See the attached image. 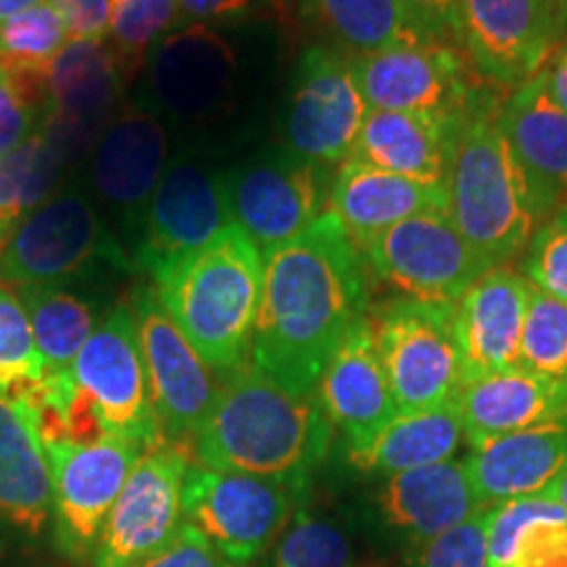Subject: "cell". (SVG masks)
I'll return each mask as SVG.
<instances>
[{"instance_id":"obj_1","label":"cell","mask_w":567,"mask_h":567,"mask_svg":"<svg viewBox=\"0 0 567 567\" xmlns=\"http://www.w3.org/2000/svg\"><path fill=\"white\" fill-rule=\"evenodd\" d=\"M264 266L250 363L289 392L316 394L342 337L371 313L363 258L326 210L292 243L266 252Z\"/></svg>"},{"instance_id":"obj_2","label":"cell","mask_w":567,"mask_h":567,"mask_svg":"<svg viewBox=\"0 0 567 567\" xmlns=\"http://www.w3.org/2000/svg\"><path fill=\"white\" fill-rule=\"evenodd\" d=\"M331 439L334 425L316 394L289 392L247 360L218 384L193 455L213 471L279 481L305 499Z\"/></svg>"},{"instance_id":"obj_3","label":"cell","mask_w":567,"mask_h":567,"mask_svg":"<svg viewBox=\"0 0 567 567\" xmlns=\"http://www.w3.org/2000/svg\"><path fill=\"white\" fill-rule=\"evenodd\" d=\"M444 193L446 216L492 268L520 258L555 213L502 126V92L488 87L465 113Z\"/></svg>"},{"instance_id":"obj_4","label":"cell","mask_w":567,"mask_h":567,"mask_svg":"<svg viewBox=\"0 0 567 567\" xmlns=\"http://www.w3.org/2000/svg\"><path fill=\"white\" fill-rule=\"evenodd\" d=\"M264 252L231 224L155 276V292L208 368L221 375L250 360L264 295Z\"/></svg>"},{"instance_id":"obj_5","label":"cell","mask_w":567,"mask_h":567,"mask_svg":"<svg viewBox=\"0 0 567 567\" xmlns=\"http://www.w3.org/2000/svg\"><path fill=\"white\" fill-rule=\"evenodd\" d=\"M396 410L450 405L465 386L455 337V302L396 295L371 313Z\"/></svg>"},{"instance_id":"obj_6","label":"cell","mask_w":567,"mask_h":567,"mask_svg":"<svg viewBox=\"0 0 567 567\" xmlns=\"http://www.w3.org/2000/svg\"><path fill=\"white\" fill-rule=\"evenodd\" d=\"M132 268L95 203L80 187H63L27 218L0 255V281L21 287H61L101 266Z\"/></svg>"},{"instance_id":"obj_7","label":"cell","mask_w":567,"mask_h":567,"mask_svg":"<svg viewBox=\"0 0 567 567\" xmlns=\"http://www.w3.org/2000/svg\"><path fill=\"white\" fill-rule=\"evenodd\" d=\"M302 502L279 481L213 471L189 463L182 484V520L195 526L234 565H252L271 549L295 505Z\"/></svg>"},{"instance_id":"obj_8","label":"cell","mask_w":567,"mask_h":567,"mask_svg":"<svg viewBox=\"0 0 567 567\" xmlns=\"http://www.w3.org/2000/svg\"><path fill=\"white\" fill-rule=\"evenodd\" d=\"M365 274L396 295L457 302L488 260L463 237L446 210L417 213L358 247Z\"/></svg>"},{"instance_id":"obj_9","label":"cell","mask_w":567,"mask_h":567,"mask_svg":"<svg viewBox=\"0 0 567 567\" xmlns=\"http://www.w3.org/2000/svg\"><path fill=\"white\" fill-rule=\"evenodd\" d=\"M350 59L371 111L465 116L488 90L463 48L446 40L402 42Z\"/></svg>"},{"instance_id":"obj_10","label":"cell","mask_w":567,"mask_h":567,"mask_svg":"<svg viewBox=\"0 0 567 567\" xmlns=\"http://www.w3.org/2000/svg\"><path fill=\"white\" fill-rule=\"evenodd\" d=\"M563 45V0H460V48L496 92L534 80Z\"/></svg>"},{"instance_id":"obj_11","label":"cell","mask_w":567,"mask_h":567,"mask_svg":"<svg viewBox=\"0 0 567 567\" xmlns=\"http://www.w3.org/2000/svg\"><path fill=\"white\" fill-rule=\"evenodd\" d=\"M231 221L260 252L292 243L326 213L334 168L292 151H268L224 174Z\"/></svg>"},{"instance_id":"obj_12","label":"cell","mask_w":567,"mask_h":567,"mask_svg":"<svg viewBox=\"0 0 567 567\" xmlns=\"http://www.w3.org/2000/svg\"><path fill=\"white\" fill-rule=\"evenodd\" d=\"M368 111L350 55L326 42L305 48L284 116L287 151L337 172L352 158Z\"/></svg>"},{"instance_id":"obj_13","label":"cell","mask_w":567,"mask_h":567,"mask_svg":"<svg viewBox=\"0 0 567 567\" xmlns=\"http://www.w3.org/2000/svg\"><path fill=\"white\" fill-rule=\"evenodd\" d=\"M53 478V544L74 565H90L118 494L145 450L118 436L95 444H45Z\"/></svg>"},{"instance_id":"obj_14","label":"cell","mask_w":567,"mask_h":567,"mask_svg":"<svg viewBox=\"0 0 567 567\" xmlns=\"http://www.w3.org/2000/svg\"><path fill=\"white\" fill-rule=\"evenodd\" d=\"M74 381L111 436L134 442L145 452L166 442L151 400L132 305H116L97 323L76 354Z\"/></svg>"},{"instance_id":"obj_15","label":"cell","mask_w":567,"mask_h":567,"mask_svg":"<svg viewBox=\"0 0 567 567\" xmlns=\"http://www.w3.org/2000/svg\"><path fill=\"white\" fill-rule=\"evenodd\" d=\"M231 208L224 174L187 155L168 163L142 218L132 266L158 276L229 229Z\"/></svg>"},{"instance_id":"obj_16","label":"cell","mask_w":567,"mask_h":567,"mask_svg":"<svg viewBox=\"0 0 567 567\" xmlns=\"http://www.w3.org/2000/svg\"><path fill=\"white\" fill-rule=\"evenodd\" d=\"M187 444L163 442L137 460L105 520L92 567H137L182 526Z\"/></svg>"},{"instance_id":"obj_17","label":"cell","mask_w":567,"mask_h":567,"mask_svg":"<svg viewBox=\"0 0 567 567\" xmlns=\"http://www.w3.org/2000/svg\"><path fill=\"white\" fill-rule=\"evenodd\" d=\"M147 386L163 439L193 442L216 400L218 384L210 368L158 300L155 287H142L132 300Z\"/></svg>"},{"instance_id":"obj_18","label":"cell","mask_w":567,"mask_h":567,"mask_svg":"<svg viewBox=\"0 0 567 567\" xmlns=\"http://www.w3.org/2000/svg\"><path fill=\"white\" fill-rule=\"evenodd\" d=\"M166 168V126L153 109L140 105H126L111 116L90 153L92 189L130 234H140L142 218Z\"/></svg>"},{"instance_id":"obj_19","label":"cell","mask_w":567,"mask_h":567,"mask_svg":"<svg viewBox=\"0 0 567 567\" xmlns=\"http://www.w3.org/2000/svg\"><path fill=\"white\" fill-rule=\"evenodd\" d=\"M237 55L216 27L187 24L147 55L153 101L174 122H208L229 105Z\"/></svg>"},{"instance_id":"obj_20","label":"cell","mask_w":567,"mask_h":567,"mask_svg":"<svg viewBox=\"0 0 567 567\" xmlns=\"http://www.w3.org/2000/svg\"><path fill=\"white\" fill-rule=\"evenodd\" d=\"M122 76L105 40H69L51 69V111L42 132L66 163L92 151L111 122Z\"/></svg>"},{"instance_id":"obj_21","label":"cell","mask_w":567,"mask_h":567,"mask_svg":"<svg viewBox=\"0 0 567 567\" xmlns=\"http://www.w3.org/2000/svg\"><path fill=\"white\" fill-rule=\"evenodd\" d=\"M326 417L342 434L347 452L360 450L392 423L396 402L389 386L371 313L350 326L316 386Z\"/></svg>"},{"instance_id":"obj_22","label":"cell","mask_w":567,"mask_h":567,"mask_svg":"<svg viewBox=\"0 0 567 567\" xmlns=\"http://www.w3.org/2000/svg\"><path fill=\"white\" fill-rule=\"evenodd\" d=\"M0 534L53 544V478L38 417L9 396H0Z\"/></svg>"},{"instance_id":"obj_23","label":"cell","mask_w":567,"mask_h":567,"mask_svg":"<svg viewBox=\"0 0 567 567\" xmlns=\"http://www.w3.org/2000/svg\"><path fill=\"white\" fill-rule=\"evenodd\" d=\"M530 292L534 287L526 276L499 266L481 276L455 302V337L465 384L520 365V337Z\"/></svg>"},{"instance_id":"obj_24","label":"cell","mask_w":567,"mask_h":567,"mask_svg":"<svg viewBox=\"0 0 567 567\" xmlns=\"http://www.w3.org/2000/svg\"><path fill=\"white\" fill-rule=\"evenodd\" d=\"M465 467L484 507L547 494L567 467V415L471 446Z\"/></svg>"},{"instance_id":"obj_25","label":"cell","mask_w":567,"mask_h":567,"mask_svg":"<svg viewBox=\"0 0 567 567\" xmlns=\"http://www.w3.org/2000/svg\"><path fill=\"white\" fill-rule=\"evenodd\" d=\"M326 210L342 224L354 247L417 213L446 210L444 187L384 172L360 161H347L334 172Z\"/></svg>"},{"instance_id":"obj_26","label":"cell","mask_w":567,"mask_h":567,"mask_svg":"<svg viewBox=\"0 0 567 567\" xmlns=\"http://www.w3.org/2000/svg\"><path fill=\"white\" fill-rule=\"evenodd\" d=\"M465 439L478 446L567 415V381L515 365L467 381L457 400Z\"/></svg>"},{"instance_id":"obj_27","label":"cell","mask_w":567,"mask_h":567,"mask_svg":"<svg viewBox=\"0 0 567 567\" xmlns=\"http://www.w3.org/2000/svg\"><path fill=\"white\" fill-rule=\"evenodd\" d=\"M465 116L368 111L350 161L444 187Z\"/></svg>"},{"instance_id":"obj_28","label":"cell","mask_w":567,"mask_h":567,"mask_svg":"<svg viewBox=\"0 0 567 567\" xmlns=\"http://www.w3.org/2000/svg\"><path fill=\"white\" fill-rule=\"evenodd\" d=\"M375 502L381 520L417 547L484 507L473 492L465 463L460 460L386 476Z\"/></svg>"},{"instance_id":"obj_29","label":"cell","mask_w":567,"mask_h":567,"mask_svg":"<svg viewBox=\"0 0 567 567\" xmlns=\"http://www.w3.org/2000/svg\"><path fill=\"white\" fill-rule=\"evenodd\" d=\"M502 126L551 208L567 203V111L551 95L547 71L502 97Z\"/></svg>"},{"instance_id":"obj_30","label":"cell","mask_w":567,"mask_h":567,"mask_svg":"<svg viewBox=\"0 0 567 567\" xmlns=\"http://www.w3.org/2000/svg\"><path fill=\"white\" fill-rule=\"evenodd\" d=\"M17 292L45 365V402L69 405L76 394V354L97 329L95 310L84 297L61 287H21Z\"/></svg>"},{"instance_id":"obj_31","label":"cell","mask_w":567,"mask_h":567,"mask_svg":"<svg viewBox=\"0 0 567 567\" xmlns=\"http://www.w3.org/2000/svg\"><path fill=\"white\" fill-rule=\"evenodd\" d=\"M463 442V417L457 402H450L413 413H396L394 421L386 423L365 446L347 452V460L358 471L394 476L455 460Z\"/></svg>"},{"instance_id":"obj_32","label":"cell","mask_w":567,"mask_h":567,"mask_svg":"<svg viewBox=\"0 0 567 567\" xmlns=\"http://www.w3.org/2000/svg\"><path fill=\"white\" fill-rule=\"evenodd\" d=\"M488 567H567V509L549 494L488 507Z\"/></svg>"},{"instance_id":"obj_33","label":"cell","mask_w":567,"mask_h":567,"mask_svg":"<svg viewBox=\"0 0 567 567\" xmlns=\"http://www.w3.org/2000/svg\"><path fill=\"white\" fill-rule=\"evenodd\" d=\"M302 17L323 34L326 45L365 55L429 38L400 0H302Z\"/></svg>"},{"instance_id":"obj_34","label":"cell","mask_w":567,"mask_h":567,"mask_svg":"<svg viewBox=\"0 0 567 567\" xmlns=\"http://www.w3.org/2000/svg\"><path fill=\"white\" fill-rule=\"evenodd\" d=\"M66 166L42 126L0 158V255L27 218L59 193Z\"/></svg>"},{"instance_id":"obj_35","label":"cell","mask_w":567,"mask_h":567,"mask_svg":"<svg viewBox=\"0 0 567 567\" xmlns=\"http://www.w3.org/2000/svg\"><path fill=\"white\" fill-rule=\"evenodd\" d=\"M258 563V567H354L358 544L337 517L300 507Z\"/></svg>"},{"instance_id":"obj_36","label":"cell","mask_w":567,"mask_h":567,"mask_svg":"<svg viewBox=\"0 0 567 567\" xmlns=\"http://www.w3.org/2000/svg\"><path fill=\"white\" fill-rule=\"evenodd\" d=\"M45 365L32 337L24 302L11 284L0 281V396L34 408L42 400Z\"/></svg>"},{"instance_id":"obj_37","label":"cell","mask_w":567,"mask_h":567,"mask_svg":"<svg viewBox=\"0 0 567 567\" xmlns=\"http://www.w3.org/2000/svg\"><path fill=\"white\" fill-rule=\"evenodd\" d=\"M69 30L51 3L0 21V69L11 76L51 80V69L66 48Z\"/></svg>"},{"instance_id":"obj_38","label":"cell","mask_w":567,"mask_h":567,"mask_svg":"<svg viewBox=\"0 0 567 567\" xmlns=\"http://www.w3.org/2000/svg\"><path fill=\"white\" fill-rule=\"evenodd\" d=\"M182 19L179 0H113L109 48L118 76H132Z\"/></svg>"},{"instance_id":"obj_39","label":"cell","mask_w":567,"mask_h":567,"mask_svg":"<svg viewBox=\"0 0 567 567\" xmlns=\"http://www.w3.org/2000/svg\"><path fill=\"white\" fill-rule=\"evenodd\" d=\"M520 365L547 379L567 381V302L530 292L520 337Z\"/></svg>"},{"instance_id":"obj_40","label":"cell","mask_w":567,"mask_h":567,"mask_svg":"<svg viewBox=\"0 0 567 567\" xmlns=\"http://www.w3.org/2000/svg\"><path fill=\"white\" fill-rule=\"evenodd\" d=\"M523 276L538 292L567 302V203L530 237L523 252Z\"/></svg>"},{"instance_id":"obj_41","label":"cell","mask_w":567,"mask_h":567,"mask_svg":"<svg viewBox=\"0 0 567 567\" xmlns=\"http://www.w3.org/2000/svg\"><path fill=\"white\" fill-rule=\"evenodd\" d=\"M51 111V90L13 80L0 69V158L17 151L45 124Z\"/></svg>"},{"instance_id":"obj_42","label":"cell","mask_w":567,"mask_h":567,"mask_svg":"<svg viewBox=\"0 0 567 567\" xmlns=\"http://www.w3.org/2000/svg\"><path fill=\"white\" fill-rule=\"evenodd\" d=\"M413 567H488V507L421 544Z\"/></svg>"},{"instance_id":"obj_43","label":"cell","mask_w":567,"mask_h":567,"mask_svg":"<svg viewBox=\"0 0 567 567\" xmlns=\"http://www.w3.org/2000/svg\"><path fill=\"white\" fill-rule=\"evenodd\" d=\"M137 567H243L234 565L205 538L200 530L182 520L176 534Z\"/></svg>"},{"instance_id":"obj_44","label":"cell","mask_w":567,"mask_h":567,"mask_svg":"<svg viewBox=\"0 0 567 567\" xmlns=\"http://www.w3.org/2000/svg\"><path fill=\"white\" fill-rule=\"evenodd\" d=\"M66 24L71 40H105L111 30L113 0H48Z\"/></svg>"},{"instance_id":"obj_45","label":"cell","mask_w":567,"mask_h":567,"mask_svg":"<svg viewBox=\"0 0 567 567\" xmlns=\"http://www.w3.org/2000/svg\"><path fill=\"white\" fill-rule=\"evenodd\" d=\"M421 30L460 45V0H400Z\"/></svg>"},{"instance_id":"obj_46","label":"cell","mask_w":567,"mask_h":567,"mask_svg":"<svg viewBox=\"0 0 567 567\" xmlns=\"http://www.w3.org/2000/svg\"><path fill=\"white\" fill-rule=\"evenodd\" d=\"M266 0H179L182 17L189 24H237L247 21Z\"/></svg>"},{"instance_id":"obj_47","label":"cell","mask_w":567,"mask_h":567,"mask_svg":"<svg viewBox=\"0 0 567 567\" xmlns=\"http://www.w3.org/2000/svg\"><path fill=\"white\" fill-rule=\"evenodd\" d=\"M544 71H547L551 95H555L557 103L567 111V45L557 48V53L551 55Z\"/></svg>"},{"instance_id":"obj_48","label":"cell","mask_w":567,"mask_h":567,"mask_svg":"<svg viewBox=\"0 0 567 567\" xmlns=\"http://www.w3.org/2000/svg\"><path fill=\"white\" fill-rule=\"evenodd\" d=\"M40 3H45V0H0V21L19 17V13L30 11Z\"/></svg>"},{"instance_id":"obj_49","label":"cell","mask_w":567,"mask_h":567,"mask_svg":"<svg viewBox=\"0 0 567 567\" xmlns=\"http://www.w3.org/2000/svg\"><path fill=\"white\" fill-rule=\"evenodd\" d=\"M551 499H557L559 505H563L567 509V467L563 471V476H559L555 484H551V488L547 492Z\"/></svg>"},{"instance_id":"obj_50","label":"cell","mask_w":567,"mask_h":567,"mask_svg":"<svg viewBox=\"0 0 567 567\" xmlns=\"http://www.w3.org/2000/svg\"><path fill=\"white\" fill-rule=\"evenodd\" d=\"M266 3H271V6H276V9H281V11H287L289 6L295 3V0H266Z\"/></svg>"},{"instance_id":"obj_51","label":"cell","mask_w":567,"mask_h":567,"mask_svg":"<svg viewBox=\"0 0 567 567\" xmlns=\"http://www.w3.org/2000/svg\"><path fill=\"white\" fill-rule=\"evenodd\" d=\"M563 11H565V45H567V0H563Z\"/></svg>"}]
</instances>
